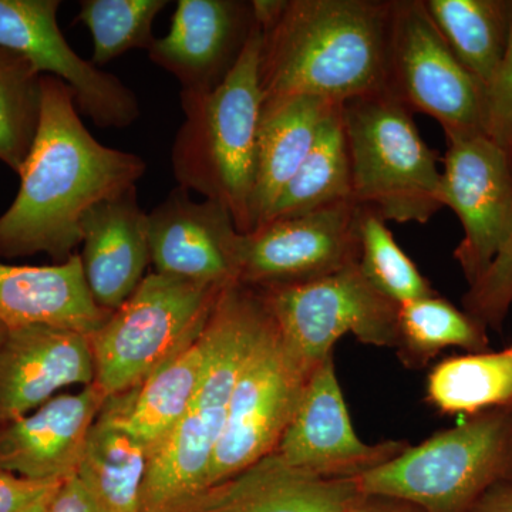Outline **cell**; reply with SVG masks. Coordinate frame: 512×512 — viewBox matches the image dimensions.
I'll return each instance as SVG.
<instances>
[{
	"mask_svg": "<svg viewBox=\"0 0 512 512\" xmlns=\"http://www.w3.org/2000/svg\"><path fill=\"white\" fill-rule=\"evenodd\" d=\"M342 107H336L323 123L311 151L279 195L266 222L352 201V168Z\"/></svg>",
	"mask_w": 512,
	"mask_h": 512,
	"instance_id": "cell-26",
	"label": "cell"
},
{
	"mask_svg": "<svg viewBox=\"0 0 512 512\" xmlns=\"http://www.w3.org/2000/svg\"><path fill=\"white\" fill-rule=\"evenodd\" d=\"M399 346L413 359L426 362L446 348L484 352L487 328L470 313L437 295L399 306Z\"/></svg>",
	"mask_w": 512,
	"mask_h": 512,
	"instance_id": "cell-29",
	"label": "cell"
},
{
	"mask_svg": "<svg viewBox=\"0 0 512 512\" xmlns=\"http://www.w3.org/2000/svg\"><path fill=\"white\" fill-rule=\"evenodd\" d=\"M94 379L89 336L53 326L9 328L0 342V426Z\"/></svg>",
	"mask_w": 512,
	"mask_h": 512,
	"instance_id": "cell-17",
	"label": "cell"
},
{
	"mask_svg": "<svg viewBox=\"0 0 512 512\" xmlns=\"http://www.w3.org/2000/svg\"><path fill=\"white\" fill-rule=\"evenodd\" d=\"M360 210L345 201L239 235L237 282L256 289L322 278L359 258Z\"/></svg>",
	"mask_w": 512,
	"mask_h": 512,
	"instance_id": "cell-12",
	"label": "cell"
},
{
	"mask_svg": "<svg viewBox=\"0 0 512 512\" xmlns=\"http://www.w3.org/2000/svg\"><path fill=\"white\" fill-rule=\"evenodd\" d=\"M384 92L433 117L444 136L485 134V92L440 35L423 0H392Z\"/></svg>",
	"mask_w": 512,
	"mask_h": 512,
	"instance_id": "cell-8",
	"label": "cell"
},
{
	"mask_svg": "<svg viewBox=\"0 0 512 512\" xmlns=\"http://www.w3.org/2000/svg\"><path fill=\"white\" fill-rule=\"evenodd\" d=\"M64 480H33L0 471V512H46Z\"/></svg>",
	"mask_w": 512,
	"mask_h": 512,
	"instance_id": "cell-34",
	"label": "cell"
},
{
	"mask_svg": "<svg viewBox=\"0 0 512 512\" xmlns=\"http://www.w3.org/2000/svg\"><path fill=\"white\" fill-rule=\"evenodd\" d=\"M228 285L151 272L133 295L90 336L94 383L107 397L146 380L207 325Z\"/></svg>",
	"mask_w": 512,
	"mask_h": 512,
	"instance_id": "cell-7",
	"label": "cell"
},
{
	"mask_svg": "<svg viewBox=\"0 0 512 512\" xmlns=\"http://www.w3.org/2000/svg\"><path fill=\"white\" fill-rule=\"evenodd\" d=\"M293 355L315 369L352 333L373 346H399V305L384 298L350 264L313 281L259 289Z\"/></svg>",
	"mask_w": 512,
	"mask_h": 512,
	"instance_id": "cell-9",
	"label": "cell"
},
{
	"mask_svg": "<svg viewBox=\"0 0 512 512\" xmlns=\"http://www.w3.org/2000/svg\"><path fill=\"white\" fill-rule=\"evenodd\" d=\"M42 77L28 59L0 47V161L16 174L39 127Z\"/></svg>",
	"mask_w": 512,
	"mask_h": 512,
	"instance_id": "cell-28",
	"label": "cell"
},
{
	"mask_svg": "<svg viewBox=\"0 0 512 512\" xmlns=\"http://www.w3.org/2000/svg\"><path fill=\"white\" fill-rule=\"evenodd\" d=\"M357 265L366 281L396 305L436 295L429 279L397 244L386 221L362 210Z\"/></svg>",
	"mask_w": 512,
	"mask_h": 512,
	"instance_id": "cell-31",
	"label": "cell"
},
{
	"mask_svg": "<svg viewBox=\"0 0 512 512\" xmlns=\"http://www.w3.org/2000/svg\"><path fill=\"white\" fill-rule=\"evenodd\" d=\"M8 326L3 325L2 322H0V342H2L3 338H5L6 333H8Z\"/></svg>",
	"mask_w": 512,
	"mask_h": 512,
	"instance_id": "cell-38",
	"label": "cell"
},
{
	"mask_svg": "<svg viewBox=\"0 0 512 512\" xmlns=\"http://www.w3.org/2000/svg\"><path fill=\"white\" fill-rule=\"evenodd\" d=\"M352 168V201L383 221L427 224L444 208L437 151L413 113L389 93L343 103Z\"/></svg>",
	"mask_w": 512,
	"mask_h": 512,
	"instance_id": "cell-6",
	"label": "cell"
},
{
	"mask_svg": "<svg viewBox=\"0 0 512 512\" xmlns=\"http://www.w3.org/2000/svg\"><path fill=\"white\" fill-rule=\"evenodd\" d=\"M208 349L204 328L138 386L107 397L100 414L137 437L151 458L194 400L204 376Z\"/></svg>",
	"mask_w": 512,
	"mask_h": 512,
	"instance_id": "cell-22",
	"label": "cell"
},
{
	"mask_svg": "<svg viewBox=\"0 0 512 512\" xmlns=\"http://www.w3.org/2000/svg\"><path fill=\"white\" fill-rule=\"evenodd\" d=\"M342 104L295 97L262 104L256 140L255 228L265 224L279 195L315 144L323 123Z\"/></svg>",
	"mask_w": 512,
	"mask_h": 512,
	"instance_id": "cell-23",
	"label": "cell"
},
{
	"mask_svg": "<svg viewBox=\"0 0 512 512\" xmlns=\"http://www.w3.org/2000/svg\"><path fill=\"white\" fill-rule=\"evenodd\" d=\"M268 318L259 289L238 282L222 289L205 325L210 349L204 376L187 413L150 458L141 512H171L204 490L239 372Z\"/></svg>",
	"mask_w": 512,
	"mask_h": 512,
	"instance_id": "cell-3",
	"label": "cell"
},
{
	"mask_svg": "<svg viewBox=\"0 0 512 512\" xmlns=\"http://www.w3.org/2000/svg\"><path fill=\"white\" fill-rule=\"evenodd\" d=\"M46 512H99L77 476L66 478Z\"/></svg>",
	"mask_w": 512,
	"mask_h": 512,
	"instance_id": "cell-35",
	"label": "cell"
},
{
	"mask_svg": "<svg viewBox=\"0 0 512 512\" xmlns=\"http://www.w3.org/2000/svg\"><path fill=\"white\" fill-rule=\"evenodd\" d=\"M256 26L252 0H178L170 30L148 57L177 79L181 97L202 96L227 80Z\"/></svg>",
	"mask_w": 512,
	"mask_h": 512,
	"instance_id": "cell-14",
	"label": "cell"
},
{
	"mask_svg": "<svg viewBox=\"0 0 512 512\" xmlns=\"http://www.w3.org/2000/svg\"><path fill=\"white\" fill-rule=\"evenodd\" d=\"M107 396L96 383L62 393L0 426V471L33 480L76 476L90 429Z\"/></svg>",
	"mask_w": 512,
	"mask_h": 512,
	"instance_id": "cell-18",
	"label": "cell"
},
{
	"mask_svg": "<svg viewBox=\"0 0 512 512\" xmlns=\"http://www.w3.org/2000/svg\"><path fill=\"white\" fill-rule=\"evenodd\" d=\"M464 306L485 328H503L512 306V237L483 278L470 286Z\"/></svg>",
	"mask_w": 512,
	"mask_h": 512,
	"instance_id": "cell-32",
	"label": "cell"
},
{
	"mask_svg": "<svg viewBox=\"0 0 512 512\" xmlns=\"http://www.w3.org/2000/svg\"><path fill=\"white\" fill-rule=\"evenodd\" d=\"M458 62L484 92L503 59L511 0H423Z\"/></svg>",
	"mask_w": 512,
	"mask_h": 512,
	"instance_id": "cell-25",
	"label": "cell"
},
{
	"mask_svg": "<svg viewBox=\"0 0 512 512\" xmlns=\"http://www.w3.org/2000/svg\"><path fill=\"white\" fill-rule=\"evenodd\" d=\"M356 478L318 476L274 451L171 512H348L360 495Z\"/></svg>",
	"mask_w": 512,
	"mask_h": 512,
	"instance_id": "cell-19",
	"label": "cell"
},
{
	"mask_svg": "<svg viewBox=\"0 0 512 512\" xmlns=\"http://www.w3.org/2000/svg\"><path fill=\"white\" fill-rule=\"evenodd\" d=\"M256 26L235 69L218 89L181 97L185 120L171 148L175 181L224 205L239 234L255 229L256 140L262 111Z\"/></svg>",
	"mask_w": 512,
	"mask_h": 512,
	"instance_id": "cell-4",
	"label": "cell"
},
{
	"mask_svg": "<svg viewBox=\"0 0 512 512\" xmlns=\"http://www.w3.org/2000/svg\"><path fill=\"white\" fill-rule=\"evenodd\" d=\"M148 214L136 187L100 202L83 221L84 278L94 301L114 312L133 295L151 264Z\"/></svg>",
	"mask_w": 512,
	"mask_h": 512,
	"instance_id": "cell-20",
	"label": "cell"
},
{
	"mask_svg": "<svg viewBox=\"0 0 512 512\" xmlns=\"http://www.w3.org/2000/svg\"><path fill=\"white\" fill-rule=\"evenodd\" d=\"M59 0H0V47L28 59L43 76L73 90L77 110L100 128H126L140 119L136 93L92 60L74 52L60 30Z\"/></svg>",
	"mask_w": 512,
	"mask_h": 512,
	"instance_id": "cell-13",
	"label": "cell"
},
{
	"mask_svg": "<svg viewBox=\"0 0 512 512\" xmlns=\"http://www.w3.org/2000/svg\"><path fill=\"white\" fill-rule=\"evenodd\" d=\"M348 512H414L409 508L400 507L393 500L386 498L365 497L359 495L350 507Z\"/></svg>",
	"mask_w": 512,
	"mask_h": 512,
	"instance_id": "cell-37",
	"label": "cell"
},
{
	"mask_svg": "<svg viewBox=\"0 0 512 512\" xmlns=\"http://www.w3.org/2000/svg\"><path fill=\"white\" fill-rule=\"evenodd\" d=\"M262 104L383 92L392 0H252Z\"/></svg>",
	"mask_w": 512,
	"mask_h": 512,
	"instance_id": "cell-2",
	"label": "cell"
},
{
	"mask_svg": "<svg viewBox=\"0 0 512 512\" xmlns=\"http://www.w3.org/2000/svg\"><path fill=\"white\" fill-rule=\"evenodd\" d=\"M150 453L137 437L99 414L77 468L99 512H141Z\"/></svg>",
	"mask_w": 512,
	"mask_h": 512,
	"instance_id": "cell-24",
	"label": "cell"
},
{
	"mask_svg": "<svg viewBox=\"0 0 512 512\" xmlns=\"http://www.w3.org/2000/svg\"><path fill=\"white\" fill-rule=\"evenodd\" d=\"M427 396L448 414L476 416L512 406V346L444 360L430 373Z\"/></svg>",
	"mask_w": 512,
	"mask_h": 512,
	"instance_id": "cell-27",
	"label": "cell"
},
{
	"mask_svg": "<svg viewBox=\"0 0 512 512\" xmlns=\"http://www.w3.org/2000/svg\"><path fill=\"white\" fill-rule=\"evenodd\" d=\"M470 512H512V474L494 484Z\"/></svg>",
	"mask_w": 512,
	"mask_h": 512,
	"instance_id": "cell-36",
	"label": "cell"
},
{
	"mask_svg": "<svg viewBox=\"0 0 512 512\" xmlns=\"http://www.w3.org/2000/svg\"><path fill=\"white\" fill-rule=\"evenodd\" d=\"M168 0H83L77 22L93 39L92 63L100 67L130 50H150L154 20Z\"/></svg>",
	"mask_w": 512,
	"mask_h": 512,
	"instance_id": "cell-30",
	"label": "cell"
},
{
	"mask_svg": "<svg viewBox=\"0 0 512 512\" xmlns=\"http://www.w3.org/2000/svg\"><path fill=\"white\" fill-rule=\"evenodd\" d=\"M512 474V406L476 414L357 476L365 497L413 504L424 512H470Z\"/></svg>",
	"mask_w": 512,
	"mask_h": 512,
	"instance_id": "cell-5",
	"label": "cell"
},
{
	"mask_svg": "<svg viewBox=\"0 0 512 512\" xmlns=\"http://www.w3.org/2000/svg\"><path fill=\"white\" fill-rule=\"evenodd\" d=\"M147 228L157 274L205 284L237 282L241 234L220 202L192 200L191 192L178 185L148 212Z\"/></svg>",
	"mask_w": 512,
	"mask_h": 512,
	"instance_id": "cell-16",
	"label": "cell"
},
{
	"mask_svg": "<svg viewBox=\"0 0 512 512\" xmlns=\"http://www.w3.org/2000/svg\"><path fill=\"white\" fill-rule=\"evenodd\" d=\"M110 315L94 301L79 254L45 266L0 262V322L8 328L53 326L90 338Z\"/></svg>",
	"mask_w": 512,
	"mask_h": 512,
	"instance_id": "cell-21",
	"label": "cell"
},
{
	"mask_svg": "<svg viewBox=\"0 0 512 512\" xmlns=\"http://www.w3.org/2000/svg\"><path fill=\"white\" fill-rule=\"evenodd\" d=\"M403 450L402 443L373 446L357 436L330 356L312 370L275 451L291 466L318 476L357 477Z\"/></svg>",
	"mask_w": 512,
	"mask_h": 512,
	"instance_id": "cell-15",
	"label": "cell"
},
{
	"mask_svg": "<svg viewBox=\"0 0 512 512\" xmlns=\"http://www.w3.org/2000/svg\"><path fill=\"white\" fill-rule=\"evenodd\" d=\"M147 171L134 153L101 144L84 126L73 90L42 77V110L20 187L0 215V258L45 254L69 261L82 245L83 221L100 202L136 187Z\"/></svg>",
	"mask_w": 512,
	"mask_h": 512,
	"instance_id": "cell-1",
	"label": "cell"
},
{
	"mask_svg": "<svg viewBox=\"0 0 512 512\" xmlns=\"http://www.w3.org/2000/svg\"><path fill=\"white\" fill-rule=\"evenodd\" d=\"M485 134L512 153V0L503 59L485 89Z\"/></svg>",
	"mask_w": 512,
	"mask_h": 512,
	"instance_id": "cell-33",
	"label": "cell"
},
{
	"mask_svg": "<svg viewBox=\"0 0 512 512\" xmlns=\"http://www.w3.org/2000/svg\"><path fill=\"white\" fill-rule=\"evenodd\" d=\"M446 140L441 195L463 227L454 258L473 286L512 237V153L487 134Z\"/></svg>",
	"mask_w": 512,
	"mask_h": 512,
	"instance_id": "cell-11",
	"label": "cell"
},
{
	"mask_svg": "<svg viewBox=\"0 0 512 512\" xmlns=\"http://www.w3.org/2000/svg\"><path fill=\"white\" fill-rule=\"evenodd\" d=\"M311 373L286 346L269 312L239 372L227 426L204 488L274 453L301 404Z\"/></svg>",
	"mask_w": 512,
	"mask_h": 512,
	"instance_id": "cell-10",
	"label": "cell"
}]
</instances>
